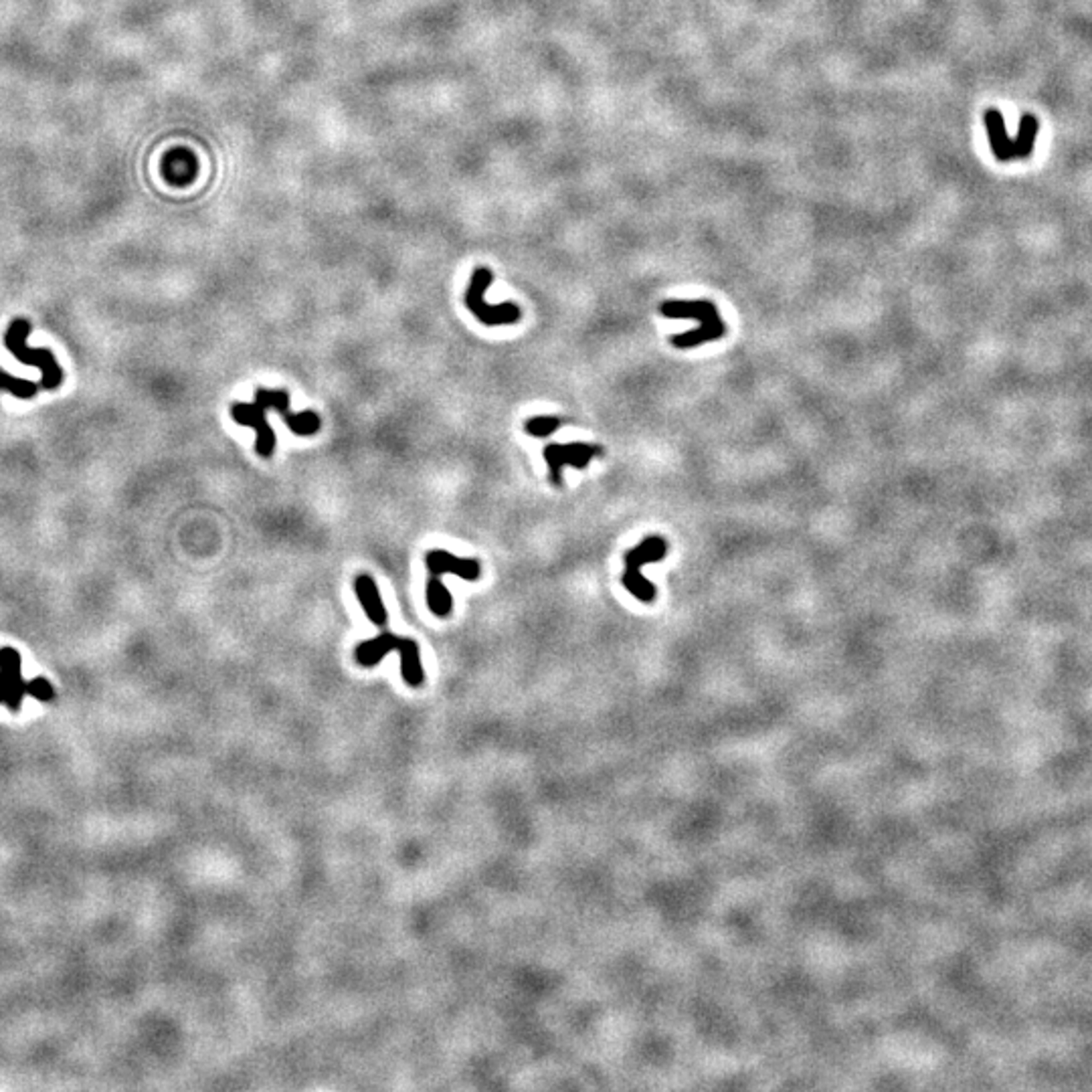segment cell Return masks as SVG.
Instances as JSON below:
<instances>
[{"instance_id":"6da1fadb","label":"cell","mask_w":1092,"mask_h":1092,"mask_svg":"<svg viewBox=\"0 0 1092 1092\" xmlns=\"http://www.w3.org/2000/svg\"><path fill=\"white\" fill-rule=\"evenodd\" d=\"M660 312L670 320H694L698 328L674 336L670 340L676 348L688 350L704 342H714L723 338L726 326L720 320L718 308L710 300H668L660 306Z\"/></svg>"},{"instance_id":"7a4b0ae2","label":"cell","mask_w":1092,"mask_h":1092,"mask_svg":"<svg viewBox=\"0 0 1092 1092\" xmlns=\"http://www.w3.org/2000/svg\"><path fill=\"white\" fill-rule=\"evenodd\" d=\"M668 552V542L664 541L661 536H647L644 541L640 542L635 548L625 552V571L624 577H621V583L631 595L635 597L637 601L641 603H651L656 599V585L651 581H647L644 575H641V569L645 565H651V562H660L661 558L666 556Z\"/></svg>"},{"instance_id":"3957f363","label":"cell","mask_w":1092,"mask_h":1092,"mask_svg":"<svg viewBox=\"0 0 1092 1092\" xmlns=\"http://www.w3.org/2000/svg\"><path fill=\"white\" fill-rule=\"evenodd\" d=\"M31 334V324L29 320H14V322L8 326L7 336H4V342H7V348L11 350L13 357H17V360H21L24 364H31V367H39L43 370V379H41V387L47 390L57 389L63 380V370L59 368L55 357H53L51 350L47 348H29L27 346V338Z\"/></svg>"},{"instance_id":"277c9868","label":"cell","mask_w":1092,"mask_h":1092,"mask_svg":"<svg viewBox=\"0 0 1092 1092\" xmlns=\"http://www.w3.org/2000/svg\"><path fill=\"white\" fill-rule=\"evenodd\" d=\"M494 274L488 268H478L469 280L466 291V306L482 324L486 326H506L516 324L522 318V310L512 301L492 306L486 301V291L492 285Z\"/></svg>"},{"instance_id":"5b68a950","label":"cell","mask_w":1092,"mask_h":1092,"mask_svg":"<svg viewBox=\"0 0 1092 1092\" xmlns=\"http://www.w3.org/2000/svg\"><path fill=\"white\" fill-rule=\"evenodd\" d=\"M255 403L261 405V407L268 411V409H275L280 413V417L284 419V423L288 425V429L291 433L301 435V437H308V435H314L320 431L322 427V421L314 411H301V413H291L290 411V394L288 390H269V389H257L255 390Z\"/></svg>"},{"instance_id":"8992f818","label":"cell","mask_w":1092,"mask_h":1092,"mask_svg":"<svg viewBox=\"0 0 1092 1092\" xmlns=\"http://www.w3.org/2000/svg\"><path fill=\"white\" fill-rule=\"evenodd\" d=\"M603 449L593 443H548L545 446V462L551 469V482L555 486L562 483V468L571 466L577 469H585L595 456H601Z\"/></svg>"},{"instance_id":"52a82bcc","label":"cell","mask_w":1092,"mask_h":1092,"mask_svg":"<svg viewBox=\"0 0 1092 1092\" xmlns=\"http://www.w3.org/2000/svg\"><path fill=\"white\" fill-rule=\"evenodd\" d=\"M231 417L235 419V423L239 425H247V427H253V431L257 435L255 439V452L257 456L261 457H271L275 452V439L274 429L269 427L268 419H265V409L257 403H235L231 407Z\"/></svg>"},{"instance_id":"ba28073f","label":"cell","mask_w":1092,"mask_h":1092,"mask_svg":"<svg viewBox=\"0 0 1092 1092\" xmlns=\"http://www.w3.org/2000/svg\"><path fill=\"white\" fill-rule=\"evenodd\" d=\"M425 565L429 569V579L442 581V575L452 572L463 581H478L482 567L473 558H459L453 556L447 551H431L425 556Z\"/></svg>"},{"instance_id":"9c48e42d","label":"cell","mask_w":1092,"mask_h":1092,"mask_svg":"<svg viewBox=\"0 0 1092 1092\" xmlns=\"http://www.w3.org/2000/svg\"><path fill=\"white\" fill-rule=\"evenodd\" d=\"M0 678H3L4 688H7L4 704L13 713H17L21 708L23 696L27 694V682L23 680L21 674V656L13 647H3L0 650Z\"/></svg>"},{"instance_id":"30bf717a","label":"cell","mask_w":1092,"mask_h":1092,"mask_svg":"<svg viewBox=\"0 0 1092 1092\" xmlns=\"http://www.w3.org/2000/svg\"><path fill=\"white\" fill-rule=\"evenodd\" d=\"M196 168L199 165H196V158L191 154V150L179 148V150H170L166 154L165 162H162V175L172 186H185L196 176Z\"/></svg>"},{"instance_id":"8fae6325","label":"cell","mask_w":1092,"mask_h":1092,"mask_svg":"<svg viewBox=\"0 0 1092 1092\" xmlns=\"http://www.w3.org/2000/svg\"><path fill=\"white\" fill-rule=\"evenodd\" d=\"M354 593H357V597H358L360 605H363L364 614H367V617L370 621H373L374 625L383 627L384 624H387V619H389L387 609H384L383 599H380L379 587H377V583H374L373 577H370V575H358L357 579H354Z\"/></svg>"},{"instance_id":"7c38bea8","label":"cell","mask_w":1092,"mask_h":1092,"mask_svg":"<svg viewBox=\"0 0 1092 1092\" xmlns=\"http://www.w3.org/2000/svg\"><path fill=\"white\" fill-rule=\"evenodd\" d=\"M983 123L987 128L993 156L1000 162L1011 160V138L1007 136L1006 120H1003L1001 112L995 110V107H990V110L983 113Z\"/></svg>"},{"instance_id":"4fadbf2b","label":"cell","mask_w":1092,"mask_h":1092,"mask_svg":"<svg viewBox=\"0 0 1092 1092\" xmlns=\"http://www.w3.org/2000/svg\"><path fill=\"white\" fill-rule=\"evenodd\" d=\"M1037 132H1040V120L1032 113H1026L1020 120V130L1017 136L1011 140V160H1026L1032 154L1036 146Z\"/></svg>"},{"instance_id":"5bb4252c","label":"cell","mask_w":1092,"mask_h":1092,"mask_svg":"<svg viewBox=\"0 0 1092 1092\" xmlns=\"http://www.w3.org/2000/svg\"><path fill=\"white\" fill-rule=\"evenodd\" d=\"M0 390H8V393L18 399H33L37 394L39 384H34L33 380L17 379L13 374L0 370Z\"/></svg>"},{"instance_id":"9a60e30c","label":"cell","mask_w":1092,"mask_h":1092,"mask_svg":"<svg viewBox=\"0 0 1092 1092\" xmlns=\"http://www.w3.org/2000/svg\"><path fill=\"white\" fill-rule=\"evenodd\" d=\"M558 427H561V419L558 417H532L524 425V431L528 435H535V437H548Z\"/></svg>"},{"instance_id":"2e32d148","label":"cell","mask_w":1092,"mask_h":1092,"mask_svg":"<svg viewBox=\"0 0 1092 1092\" xmlns=\"http://www.w3.org/2000/svg\"><path fill=\"white\" fill-rule=\"evenodd\" d=\"M27 694H31L33 698L37 700H51L55 696V690H53V684L45 678H34L31 682H27Z\"/></svg>"},{"instance_id":"e0dca14e","label":"cell","mask_w":1092,"mask_h":1092,"mask_svg":"<svg viewBox=\"0 0 1092 1092\" xmlns=\"http://www.w3.org/2000/svg\"><path fill=\"white\" fill-rule=\"evenodd\" d=\"M4 696H7V688H4V682L0 678V703H4Z\"/></svg>"}]
</instances>
